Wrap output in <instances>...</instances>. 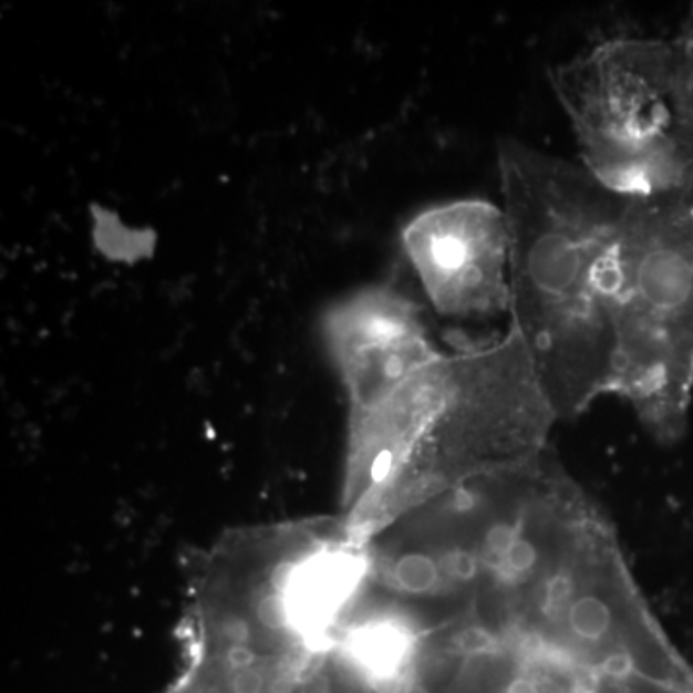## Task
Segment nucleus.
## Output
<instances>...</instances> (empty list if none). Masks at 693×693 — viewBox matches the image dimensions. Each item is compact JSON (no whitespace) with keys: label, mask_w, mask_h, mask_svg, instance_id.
Masks as SVG:
<instances>
[{"label":"nucleus","mask_w":693,"mask_h":693,"mask_svg":"<svg viewBox=\"0 0 693 693\" xmlns=\"http://www.w3.org/2000/svg\"><path fill=\"white\" fill-rule=\"evenodd\" d=\"M559 416L517 332L426 361L349 401L345 513L354 539L468 479L549 451Z\"/></svg>","instance_id":"1"},{"label":"nucleus","mask_w":693,"mask_h":693,"mask_svg":"<svg viewBox=\"0 0 693 693\" xmlns=\"http://www.w3.org/2000/svg\"><path fill=\"white\" fill-rule=\"evenodd\" d=\"M580 164L627 197L693 192L676 39L612 38L549 70Z\"/></svg>","instance_id":"4"},{"label":"nucleus","mask_w":693,"mask_h":693,"mask_svg":"<svg viewBox=\"0 0 693 693\" xmlns=\"http://www.w3.org/2000/svg\"><path fill=\"white\" fill-rule=\"evenodd\" d=\"M510 234V328L561 418L609 395L620 231L632 197L523 141L497 148Z\"/></svg>","instance_id":"2"},{"label":"nucleus","mask_w":693,"mask_h":693,"mask_svg":"<svg viewBox=\"0 0 693 693\" xmlns=\"http://www.w3.org/2000/svg\"><path fill=\"white\" fill-rule=\"evenodd\" d=\"M366 567L341 518L229 534L193 582V653L226 693H270L332 653Z\"/></svg>","instance_id":"3"},{"label":"nucleus","mask_w":693,"mask_h":693,"mask_svg":"<svg viewBox=\"0 0 693 693\" xmlns=\"http://www.w3.org/2000/svg\"><path fill=\"white\" fill-rule=\"evenodd\" d=\"M403 247L442 317L509 314L510 234L499 205L457 199L428 207L406 224Z\"/></svg>","instance_id":"6"},{"label":"nucleus","mask_w":693,"mask_h":693,"mask_svg":"<svg viewBox=\"0 0 693 693\" xmlns=\"http://www.w3.org/2000/svg\"><path fill=\"white\" fill-rule=\"evenodd\" d=\"M692 385L693 192L632 197L617 252L609 395L671 437Z\"/></svg>","instance_id":"5"},{"label":"nucleus","mask_w":693,"mask_h":693,"mask_svg":"<svg viewBox=\"0 0 693 693\" xmlns=\"http://www.w3.org/2000/svg\"><path fill=\"white\" fill-rule=\"evenodd\" d=\"M674 39L679 43L684 101H686L687 116H690L693 126V7L682 23L679 35Z\"/></svg>","instance_id":"7"}]
</instances>
